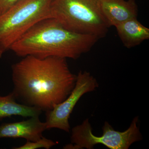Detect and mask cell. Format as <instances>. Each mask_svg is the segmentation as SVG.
<instances>
[{"label": "cell", "instance_id": "obj_3", "mask_svg": "<svg viewBox=\"0 0 149 149\" xmlns=\"http://www.w3.org/2000/svg\"><path fill=\"white\" fill-rule=\"evenodd\" d=\"M102 0H52L49 17L72 32L105 37L109 28L102 15Z\"/></svg>", "mask_w": 149, "mask_h": 149}, {"label": "cell", "instance_id": "obj_5", "mask_svg": "<svg viewBox=\"0 0 149 149\" xmlns=\"http://www.w3.org/2000/svg\"><path fill=\"white\" fill-rule=\"evenodd\" d=\"M138 116L133 118L129 128L123 132L114 130L105 121L102 127V135L97 136L93 133L89 119L72 129L70 140L77 149H92L96 145L102 144L110 149H128L135 142L142 140L138 123Z\"/></svg>", "mask_w": 149, "mask_h": 149}, {"label": "cell", "instance_id": "obj_8", "mask_svg": "<svg viewBox=\"0 0 149 149\" xmlns=\"http://www.w3.org/2000/svg\"><path fill=\"white\" fill-rule=\"evenodd\" d=\"M101 10L109 27L138 16V6L135 0H102Z\"/></svg>", "mask_w": 149, "mask_h": 149}, {"label": "cell", "instance_id": "obj_10", "mask_svg": "<svg viewBox=\"0 0 149 149\" xmlns=\"http://www.w3.org/2000/svg\"><path fill=\"white\" fill-rule=\"evenodd\" d=\"M14 93L0 96V120L12 116L31 117L40 116L42 111L34 107L18 103Z\"/></svg>", "mask_w": 149, "mask_h": 149}, {"label": "cell", "instance_id": "obj_7", "mask_svg": "<svg viewBox=\"0 0 149 149\" xmlns=\"http://www.w3.org/2000/svg\"><path fill=\"white\" fill-rule=\"evenodd\" d=\"M46 130L45 123L42 122L39 116H33L19 122L3 123L0 125V139L22 138L34 142L43 137Z\"/></svg>", "mask_w": 149, "mask_h": 149}, {"label": "cell", "instance_id": "obj_1", "mask_svg": "<svg viewBox=\"0 0 149 149\" xmlns=\"http://www.w3.org/2000/svg\"><path fill=\"white\" fill-rule=\"evenodd\" d=\"M12 77L16 100L46 112L69 96L77 80L66 59L31 56L12 65Z\"/></svg>", "mask_w": 149, "mask_h": 149}, {"label": "cell", "instance_id": "obj_9", "mask_svg": "<svg viewBox=\"0 0 149 149\" xmlns=\"http://www.w3.org/2000/svg\"><path fill=\"white\" fill-rule=\"evenodd\" d=\"M115 27L123 45L128 49L139 45L149 39V29L137 18L129 19Z\"/></svg>", "mask_w": 149, "mask_h": 149}, {"label": "cell", "instance_id": "obj_2", "mask_svg": "<svg viewBox=\"0 0 149 149\" xmlns=\"http://www.w3.org/2000/svg\"><path fill=\"white\" fill-rule=\"evenodd\" d=\"M99 38L72 32L52 17L32 26L13 45L10 50L19 56L56 57L76 60L89 52Z\"/></svg>", "mask_w": 149, "mask_h": 149}, {"label": "cell", "instance_id": "obj_4", "mask_svg": "<svg viewBox=\"0 0 149 149\" xmlns=\"http://www.w3.org/2000/svg\"><path fill=\"white\" fill-rule=\"evenodd\" d=\"M52 0H24L0 15V58L38 22L49 17Z\"/></svg>", "mask_w": 149, "mask_h": 149}, {"label": "cell", "instance_id": "obj_11", "mask_svg": "<svg viewBox=\"0 0 149 149\" xmlns=\"http://www.w3.org/2000/svg\"><path fill=\"white\" fill-rule=\"evenodd\" d=\"M57 143L52 140L42 137L38 141L32 142L27 141L26 143L20 146L14 147L13 149H49L56 145Z\"/></svg>", "mask_w": 149, "mask_h": 149}, {"label": "cell", "instance_id": "obj_6", "mask_svg": "<svg viewBox=\"0 0 149 149\" xmlns=\"http://www.w3.org/2000/svg\"><path fill=\"white\" fill-rule=\"evenodd\" d=\"M99 86L97 81L90 72L79 71L75 86L69 96L52 109L46 112V130L57 128L69 132V119L76 104L83 95L95 91Z\"/></svg>", "mask_w": 149, "mask_h": 149}, {"label": "cell", "instance_id": "obj_12", "mask_svg": "<svg viewBox=\"0 0 149 149\" xmlns=\"http://www.w3.org/2000/svg\"><path fill=\"white\" fill-rule=\"evenodd\" d=\"M24 0H0V15Z\"/></svg>", "mask_w": 149, "mask_h": 149}]
</instances>
